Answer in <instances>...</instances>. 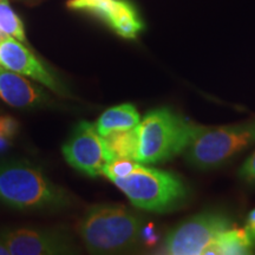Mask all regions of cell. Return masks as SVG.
<instances>
[{
	"instance_id": "cell-1",
	"label": "cell",
	"mask_w": 255,
	"mask_h": 255,
	"mask_svg": "<svg viewBox=\"0 0 255 255\" xmlns=\"http://www.w3.org/2000/svg\"><path fill=\"white\" fill-rule=\"evenodd\" d=\"M0 202L20 210H58L72 197L39 168L20 159L0 162Z\"/></svg>"
},
{
	"instance_id": "cell-2",
	"label": "cell",
	"mask_w": 255,
	"mask_h": 255,
	"mask_svg": "<svg viewBox=\"0 0 255 255\" xmlns=\"http://www.w3.org/2000/svg\"><path fill=\"white\" fill-rule=\"evenodd\" d=\"M143 228V220L120 205L91 206L77 227L87 250L94 254L130 250L142 240Z\"/></svg>"
},
{
	"instance_id": "cell-3",
	"label": "cell",
	"mask_w": 255,
	"mask_h": 255,
	"mask_svg": "<svg viewBox=\"0 0 255 255\" xmlns=\"http://www.w3.org/2000/svg\"><path fill=\"white\" fill-rule=\"evenodd\" d=\"M197 128L169 109L150 111L137 126L136 161L154 164L174 157L186 150Z\"/></svg>"
},
{
	"instance_id": "cell-4",
	"label": "cell",
	"mask_w": 255,
	"mask_h": 255,
	"mask_svg": "<svg viewBox=\"0 0 255 255\" xmlns=\"http://www.w3.org/2000/svg\"><path fill=\"white\" fill-rule=\"evenodd\" d=\"M113 182L137 208L165 213L177 208L187 197V188L180 178L167 171L137 163L128 176Z\"/></svg>"
},
{
	"instance_id": "cell-5",
	"label": "cell",
	"mask_w": 255,
	"mask_h": 255,
	"mask_svg": "<svg viewBox=\"0 0 255 255\" xmlns=\"http://www.w3.org/2000/svg\"><path fill=\"white\" fill-rule=\"evenodd\" d=\"M255 143V121L221 128H197L184 150L188 162L200 169L219 167Z\"/></svg>"
},
{
	"instance_id": "cell-6",
	"label": "cell",
	"mask_w": 255,
	"mask_h": 255,
	"mask_svg": "<svg viewBox=\"0 0 255 255\" xmlns=\"http://www.w3.org/2000/svg\"><path fill=\"white\" fill-rule=\"evenodd\" d=\"M62 151L72 168L90 177L103 175L105 165L114 158L104 137L90 122H81L75 128Z\"/></svg>"
},
{
	"instance_id": "cell-7",
	"label": "cell",
	"mask_w": 255,
	"mask_h": 255,
	"mask_svg": "<svg viewBox=\"0 0 255 255\" xmlns=\"http://www.w3.org/2000/svg\"><path fill=\"white\" fill-rule=\"evenodd\" d=\"M231 228L226 216L213 213L196 215L168 233L164 250L171 255H199L223 231Z\"/></svg>"
},
{
	"instance_id": "cell-8",
	"label": "cell",
	"mask_w": 255,
	"mask_h": 255,
	"mask_svg": "<svg viewBox=\"0 0 255 255\" xmlns=\"http://www.w3.org/2000/svg\"><path fill=\"white\" fill-rule=\"evenodd\" d=\"M0 238L13 255L76 253V246L70 235L57 229L9 228L0 232Z\"/></svg>"
},
{
	"instance_id": "cell-9",
	"label": "cell",
	"mask_w": 255,
	"mask_h": 255,
	"mask_svg": "<svg viewBox=\"0 0 255 255\" xmlns=\"http://www.w3.org/2000/svg\"><path fill=\"white\" fill-rule=\"evenodd\" d=\"M0 65L40 83L60 96H70V91L55 73L47 69L21 41L13 37L6 36L0 44Z\"/></svg>"
},
{
	"instance_id": "cell-10",
	"label": "cell",
	"mask_w": 255,
	"mask_h": 255,
	"mask_svg": "<svg viewBox=\"0 0 255 255\" xmlns=\"http://www.w3.org/2000/svg\"><path fill=\"white\" fill-rule=\"evenodd\" d=\"M68 7L101 18L127 39L136 38L144 27L136 8L127 0H69Z\"/></svg>"
},
{
	"instance_id": "cell-11",
	"label": "cell",
	"mask_w": 255,
	"mask_h": 255,
	"mask_svg": "<svg viewBox=\"0 0 255 255\" xmlns=\"http://www.w3.org/2000/svg\"><path fill=\"white\" fill-rule=\"evenodd\" d=\"M0 98L17 109H36L46 105L50 96L26 76L11 71L0 65Z\"/></svg>"
},
{
	"instance_id": "cell-12",
	"label": "cell",
	"mask_w": 255,
	"mask_h": 255,
	"mask_svg": "<svg viewBox=\"0 0 255 255\" xmlns=\"http://www.w3.org/2000/svg\"><path fill=\"white\" fill-rule=\"evenodd\" d=\"M139 122L141 116L132 104H121L104 111L95 126L100 135L105 137L115 131L133 129Z\"/></svg>"
},
{
	"instance_id": "cell-13",
	"label": "cell",
	"mask_w": 255,
	"mask_h": 255,
	"mask_svg": "<svg viewBox=\"0 0 255 255\" xmlns=\"http://www.w3.org/2000/svg\"><path fill=\"white\" fill-rule=\"evenodd\" d=\"M253 251V239L245 229H226L215 238L206 248L203 254H251Z\"/></svg>"
},
{
	"instance_id": "cell-14",
	"label": "cell",
	"mask_w": 255,
	"mask_h": 255,
	"mask_svg": "<svg viewBox=\"0 0 255 255\" xmlns=\"http://www.w3.org/2000/svg\"><path fill=\"white\" fill-rule=\"evenodd\" d=\"M108 148L110 149L114 158L127 157L136 161L137 148H138V135L137 127L133 129L115 131L104 137Z\"/></svg>"
},
{
	"instance_id": "cell-15",
	"label": "cell",
	"mask_w": 255,
	"mask_h": 255,
	"mask_svg": "<svg viewBox=\"0 0 255 255\" xmlns=\"http://www.w3.org/2000/svg\"><path fill=\"white\" fill-rule=\"evenodd\" d=\"M0 32L21 43L26 41L23 21L9 6L7 0H0Z\"/></svg>"
},
{
	"instance_id": "cell-16",
	"label": "cell",
	"mask_w": 255,
	"mask_h": 255,
	"mask_svg": "<svg viewBox=\"0 0 255 255\" xmlns=\"http://www.w3.org/2000/svg\"><path fill=\"white\" fill-rule=\"evenodd\" d=\"M138 162L132 158L127 157H116L105 165L103 175L107 176L113 182L116 178H122L129 175L135 169Z\"/></svg>"
},
{
	"instance_id": "cell-17",
	"label": "cell",
	"mask_w": 255,
	"mask_h": 255,
	"mask_svg": "<svg viewBox=\"0 0 255 255\" xmlns=\"http://www.w3.org/2000/svg\"><path fill=\"white\" fill-rule=\"evenodd\" d=\"M17 132V121L9 116H0V151L7 148Z\"/></svg>"
},
{
	"instance_id": "cell-18",
	"label": "cell",
	"mask_w": 255,
	"mask_h": 255,
	"mask_svg": "<svg viewBox=\"0 0 255 255\" xmlns=\"http://www.w3.org/2000/svg\"><path fill=\"white\" fill-rule=\"evenodd\" d=\"M240 175L242 178H245L248 182L255 183V152L242 164Z\"/></svg>"
},
{
	"instance_id": "cell-19",
	"label": "cell",
	"mask_w": 255,
	"mask_h": 255,
	"mask_svg": "<svg viewBox=\"0 0 255 255\" xmlns=\"http://www.w3.org/2000/svg\"><path fill=\"white\" fill-rule=\"evenodd\" d=\"M246 231L248 232V234L251 235V238L255 240V209L252 210L250 215H248Z\"/></svg>"
},
{
	"instance_id": "cell-20",
	"label": "cell",
	"mask_w": 255,
	"mask_h": 255,
	"mask_svg": "<svg viewBox=\"0 0 255 255\" xmlns=\"http://www.w3.org/2000/svg\"><path fill=\"white\" fill-rule=\"evenodd\" d=\"M9 250L8 247L6 246L4 240H2L1 238H0V255H9Z\"/></svg>"
},
{
	"instance_id": "cell-21",
	"label": "cell",
	"mask_w": 255,
	"mask_h": 255,
	"mask_svg": "<svg viewBox=\"0 0 255 255\" xmlns=\"http://www.w3.org/2000/svg\"><path fill=\"white\" fill-rule=\"evenodd\" d=\"M6 36H2V34H0V44H1V41H2V39H4Z\"/></svg>"
}]
</instances>
